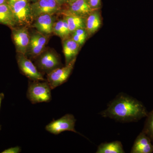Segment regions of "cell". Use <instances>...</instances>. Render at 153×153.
Here are the masks:
<instances>
[{"label": "cell", "mask_w": 153, "mask_h": 153, "mask_svg": "<svg viewBox=\"0 0 153 153\" xmlns=\"http://www.w3.org/2000/svg\"><path fill=\"white\" fill-rule=\"evenodd\" d=\"M22 149L19 146H16L15 147H12L9 148L5 150L2 152V153H19L21 152Z\"/></svg>", "instance_id": "603a6c76"}, {"label": "cell", "mask_w": 153, "mask_h": 153, "mask_svg": "<svg viewBox=\"0 0 153 153\" xmlns=\"http://www.w3.org/2000/svg\"><path fill=\"white\" fill-rule=\"evenodd\" d=\"M101 25V19L99 10H93L89 14L85 22V29L88 34L92 35Z\"/></svg>", "instance_id": "9a60e30c"}, {"label": "cell", "mask_w": 153, "mask_h": 153, "mask_svg": "<svg viewBox=\"0 0 153 153\" xmlns=\"http://www.w3.org/2000/svg\"><path fill=\"white\" fill-rule=\"evenodd\" d=\"M153 152V143L150 139L142 131L137 137L131 151V153Z\"/></svg>", "instance_id": "30bf717a"}, {"label": "cell", "mask_w": 153, "mask_h": 153, "mask_svg": "<svg viewBox=\"0 0 153 153\" xmlns=\"http://www.w3.org/2000/svg\"><path fill=\"white\" fill-rule=\"evenodd\" d=\"M13 36L17 51L25 55L29 48L30 39L27 30L25 28L14 30Z\"/></svg>", "instance_id": "9c48e42d"}, {"label": "cell", "mask_w": 153, "mask_h": 153, "mask_svg": "<svg viewBox=\"0 0 153 153\" xmlns=\"http://www.w3.org/2000/svg\"><path fill=\"white\" fill-rule=\"evenodd\" d=\"M79 44L72 38L64 41L63 44V52L66 60V65L76 59V57L79 51Z\"/></svg>", "instance_id": "4fadbf2b"}, {"label": "cell", "mask_w": 153, "mask_h": 153, "mask_svg": "<svg viewBox=\"0 0 153 153\" xmlns=\"http://www.w3.org/2000/svg\"><path fill=\"white\" fill-rule=\"evenodd\" d=\"M76 119L73 115L66 114L57 120H53L46 126V130L55 135L65 131L78 133L75 129Z\"/></svg>", "instance_id": "3957f363"}, {"label": "cell", "mask_w": 153, "mask_h": 153, "mask_svg": "<svg viewBox=\"0 0 153 153\" xmlns=\"http://www.w3.org/2000/svg\"><path fill=\"white\" fill-rule=\"evenodd\" d=\"M47 41V38L40 33L33 34L30 37V54L33 57L38 56L43 52Z\"/></svg>", "instance_id": "8fae6325"}, {"label": "cell", "mask_w": 153, "mask_h": 153, "mask_svg": "<svg viewBox=\"0 0 153 153\" xmlns=\"http://www.w3.org/2000/svg\"><path fill=\"white\" fill-rule=\"evenodd\" d=\"M57 3H59L60 4H61L62 3L65 2L66 1V0H55Z\"/></svg>", "instance_id": "d4e9b609"}, {"label": "cell", "mask_w": 153, "mask_h": 153, "mask_svg": "<svg viewBox=\"0 0 153 153\" xmlns=\"http://www.w3.org/2000/svg\"><path fill=\"white\" fill-rule=\"evenodd\" d=\"M33 17L37 18L44 14L55 13L59 11L60 4L55 0H38L30 5Z\"/></svg>", "instance_id": "52a82bcc"}, {"label": "cell", "mask_w": 153, "mask_h": 153, "mask_svg": "<svg viewBox=\"0 0 153 153\" xmlns=\"http://www.w3.org/2000/svg\"><path fill=\"white\" fill-rule=\"evenodd\" d=\"M72 33V39L80 46L84 44L88 34L85 28L77 29Z\"/></svg>", "instance_id": "44dd1931"}, {"label": "cell", "mask_w": 153, "mask_h": 153, "mask_svg": "<svg viewBox=\"0 0 153 153\" xmlns=\"http://www.w3.org/2000/svg\"><path fill=\"white\" fill-rule=\"evenodd\" d=\"M76 1V0H69V1L70 4H71V3L74 2L75 1Z\"/></svg>", "instance_id": "4316f807"}, {"label": "cell", "mask_w": 153, "mask_h": 153, "mask_svg": "<svg viewBox=\"0 0 153 153\" xmlns=\"http://www.w3.org/2000/svg\"><path fill=\"white\" fill-rule=\"evenodd\" d=\"M29 82L27 96L33 104L49 102L52 99L51 87L47 81Z\"/></svg>", "instance_id": "7a4b0ae2"}, {"label": "cell", "mask_w": 153, "mask_h": 153, "mask_svg": "<svg viewBox=\"0 0 153 153\" xmlns=\"http://www.w3.org/2000/svg\"><path fill=\"white\" fill-rule=\"evenodd\" d=\"M33 27L42 34H49L53 32V19L52 15L44 14L37 17Z\"/></svg>", "instance_id": "7c38bea8"}, {"label": "cell", "mask_w": 153, "mask_h": 153, "mask_svg": "<svg viewBox=\"0 0 153 153\" xmlns=\"http://www.w3.org/2000/svg\"><path fill=\"white\" fill-rule=\"evenodd\" d=\"M9 5L16 17L17 22L27 24L30 22L33 16L27 0H9Z\"/></svg>", "instance_id": "5b68a950"}, {"label": "cell", "mask_w": 153, "mask_h": 153, "mask_svg": "<svg viewBox=\"0 0 153 153\" xmlns=\"http://www.w3.org/2000/svg\"><path fill=\"white\" fill-rule=\"evenodd\" d=\"M92 11L88 0H76L70 4L69 13L83 17Z\"/></svg>", "instance_id": "5bb4252c"}, {"label": "cell", "mask_w": 153, "mask_h": 153, "mask_svg": "<svg viewBox=\"0 0 153 153\" xmlns=\"http://www.w3.org/2000/svg\"><path fill=\"white\" fill-rule=\"evenodd\" d=\"M17 62L22 73L30 80L43 81L45 80L41 72L38 71L35 65L25 55L20 53L18 55Z\"/></svg>", "instance_id": "8992f818"}, {"label": "cell", "mask_w": 153, "mask_h": 153, "mask_svg": "<svg viewBox=\"0 0 153 153\" xmlns=\"http://www.w3.org/2000/svg\"><path fill=\"white\" fill-rule=\"evenodd\" d=\"M4 97V94L3 93H0V108H1V104L2 101Z\"/></svg>", "instance_id": "cb8c5ba5"}, {"label": "cell", "mask_w": 153, "mask_h": 153, "mask_svg": "<svg viewBox=\"0 0 153 153\" xmlns=\"http://www.w3.org/2000/svg\"><path fill=\"white\" fill-rule=\"evenodd\" d=\"M16 23V19L9 4H0V23L13 27Z\"/></svg>", "instance_id": "2e32d148"}, {"label": "cell", "mask_w": 153, "mask_h": 153, "mask_svg": "<svg viewBox=\"0 0 153 153\" xmlns=\"http://www.w3.org/2000/svg\"><path fill=\"white\" fill-rule=\"evenodd\" d=\"M53 32L61 38H63L68 36L70 32L66 19L60 20L54 24Z\"/></svg>", "instance_id": "d6986e66"}, {"label": "cell", "mask_w": 153, "mask_h": 153, "mask_svg": "<svg viewBox=\"0 0 153 153\" xmlns=\"http://www.w3.org/2000/svg\"><path fill=\"white\" fill-rule=\"evenodd\" d=\"M7 0H0V4H6Z\"/></svg>", "instance_id": "484cf974"}, {"label": "cell", "mask_w": 153, "mask_h": 153, "mask_svg": "<svg viewBox=\"0 0 153 153\" xmlns=\"http://www.w3.org/2000/svg\"><path fill=\"white\" fill-rule=\"evenodd\" d=\"M91 10H99L101 7V0H88Z\"/></svg>", "instance_id": "7402d4cb"}, {"label": "cell", "mask_w": 153, "mask_h": 153, "mask_svg": "<svg viewBox=\"0 0 153 153\" xmlns=\"http://www.w3.org/2000/svg\"><path fill=\"white\" fill-rule=\"evenodd\" d=\"M143 132L151 140L153 143V109L148 113Z\"/></svg>", "instance_id": "ffe728a7"}, {"label": "cell", "mask_w": 153, "mask_h": 153, "mask_svg": "<svg viewBox=\"0 0 153 153\" xmlns=\"http://www.w3.org/2000/svg\"><path fill=\"white\" fill-rule=\"evenodd\" d=\"M123 146L120 141L102 143L99 145L96 153H124Z\"/></svg>", "instance_id": "e0dca14e"}, {"label": "cell", "mask_w": 153, "mask_h": 153, "mask_svg": "<svg viewBox=\"0 0 153 153\" xmlns=\"http://www.w3.org/2000/svg\"><path fill=\"white\" fill-rule=\"evenodd\" d=\"M30 1H35V0H30Z\"/></svg>", "instance_id": "83f0119b"}, {"label": "cell", "mask_w": 153, "mask_h": 153, "mask_svg": "<svg viewBox=\"0 0 153 153\" xmlns=\"http://www.w3.org/2000/svg\"><path fill=\"white\" fill-rule=\"evenodd\" d=\"M70 33L77 29L85 28V22L83 17L69 13L65 17Z\"/></svg>", "instance_id": "ac0fdd59"}, {"label": "cell", "mask_w": 153, "mask_h": 153, "mask_svg": "<svg viewBox=\"0 0 153 153\" xmlns=\"http://www.w3.org/2000/svg\"><path fill=\"white\" fill-rule=\"evenodd\" d=\"M36 63L38 68L47 74L60 67L61 64L58 56L52 52H47L41 55Z\"/></svg>", "instance_id": "ba28073f"}, {"label": "cell", "mask_w": 153, "mask_h": 153, "mask_svg": "<svg viewBox=\"0 0 153 153\" xmlns=\"http://www.w3.org/2000/svg\"><path fill=\"white\" fill-rule=\"evenodd\" d=\"M148 114L141 102L124 93L118 94L106 109L100 113L103 117L123 123L138 121Z\"/></svg>", "instance_id": "6da1fadb"}, {"label": "cell", "mask_w": 153, "mask_h": 153, "mask_svg": "<svg viewBox=\"0 0 153 153\" xmlns=\"http://www.w3.org/2000/svg\"><path fill=\"white\" fill-rule=\"evenodd\" d=\"M76 59L63 67H59L47 74V82L53 89L65 83L68 80L73 70Z\"/></svg>", "instance_id": "277c9868"}]
</instances>
